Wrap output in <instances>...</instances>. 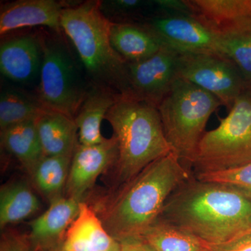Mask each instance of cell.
I'll return each instance as SVG.
<instances>
[{
    "instance_id": "obj_6",
    "label": "cell",
    "mask_w": 251,
    "mask_h": 251,
    "mask_svg": "<svg viewBox=\"0 0 251 251\" xmlns=\"http://www.w3.org/2000/svg\"><path fill=\"white\" fill-rule=\"evenodd\" d=\"M251 161V90L249 89L236 99L219 126L204 133L191 168L196 175L225 171Z\"/></svg>"
},
{
    "instance_id": "obj_2",
    "label": "cell",
    "mask_w": 251,
    "mask_h": 251,
    "mask_svg": "<svg viewBox=\"0 0 251 251\" xmlns=\"http://www.w3.org/2000/svg\"><path fill=\"white\" fill-rule=\"evenodd\" d=\"M193 176L192 171L172 151L117 187L99 216L117 241L141 237L160 217L172 193Z\"/></svg>"
},
{
    "instance_id": "obj_24",
    "label": "cell",
    "mask_w": 251,
    "mask_h": 251,
    "mask_svg": "<svg viewBox=\"0 0 251 251\" xmlns=\"http://www.w3.org/2000/svg\"><path fill=\"white\" fill-rule=\"evenodd\" d=\"M72 159V157L44 156L31 175L36 187L50 202L62 197Z\"/></svg>"
},
{
    "instance_id": "obj_26",
    "label": "cell",
    "mask_w": 251,
    "mask_h": 251,
    "mask_svg": "<svg viewBox=\"0 0 251 251\" xmlns=\"http://www.w3.org/2000/svg\"><path fill=\"white\" fill-rule=\"evenodd\" d=\"M221 39L224 57L233 63L251 90V30Z\"/></svg>"
},
{
    "instance_id": "obj_17",
    "label": "cell",
    "mask_w": 251,
    "mask_h": 251,
    "mask_svg": "<svg viewBox=\"0 0 251 251\" xmlns=\"http://www.w3.org/2000/svg\"><path fill=\"white\" fill-rule=\"evenodd\" d=\"M112 47L127 63L141 62L167 46L150 28L139 23H114L110 28Z\"/></svg>"
},
{
    "instance_id": "obj_10",
    "label": "cell",
    "mask_w": 251,
    "mask_h": 251,
    "mask_svg": "<svg viewBox=\"0 0 251 251\" xmlns=\"http://www.w3.org/2000/svg\"><path fill=\"white\" fill-rule=\"evenodd\" d=\"M179 54L165 46L150 58L128 63L130 97L158 108L176 77Z\"/></svg>"
},
{
    "instance_id": "obj_11",
    "label": "cell",
    "mask_w": 251,
    "mask_h": 251,
    "mask_svg": "<svg viewBox=\"0 0 251 251\" xmlns=\"http://www.w3.org/2000/svg\"><path fill=\"white\" fill-rule=\"evenodd\" d=\"M118 158V145L114 135L98 145L78 143L73 155L67 184L66 196L82 202L85 193L95 184L100 174L113 168Z\"/></svg>"
},
{
    "instance_id": "obj_27",
    "label": "cell",
    "mask_w": 251,
    "mask_h": 251,
    "mask_svg": "<svg viewBox=\"0 0 251 251\" xmlns=\"http://www.w3.org/2000/svg\"><path fill=\"white\" fill-rule=\"evenodd\" d=\"M196 179L234 188L251 199V161L225 171L193 175Z\"/></svg>"
},
{
    "instance_id": "obj_13",
    "label": "cell",
    "mask_w": 251,
    "mask_h": 251,
    "mask_svg": "<svg viewBox=\"0 0 251 251\" xmlns=\"http://www.w3.org/2000/svg\"><path fill=\"white\" fill-rule=\"evenodd\" d=\"M41 37L18 36L0 46V71L14 82L29 84L40 75L42 63Z\"/></svg>"
},
{
    "instance_id": "obj_4",
    "label": "cell",
    "mask_w": 251,
    "mask_h": 251,
    "mask_svg": "<svg viewBox=\"0 0 251 251\" xmlns=\"http://www.w3.org/2000/svg\"><path fill=\"white\" fill-rule=\"evenodd\" d=\"M105 120L118 145V158L112 168L117 188L173 151L158 109L146 102L120 94Z\"/></svg>"
},
{
    "instance_id": "obj_15",
    "label": "cell",
    "mask_w": 251,
    "mask_h": 251,
    "mask_svg": "<svg viewBox=\"0 0 251 251\" xmlns=\"http://www.w3.org/2000/svg\"><path fill=\"white\" fill-rule=\"evenodd\" d=\"M104 227L98 214L81 202L80 211L65 234L62 251H105L116 242Z\"/></svg>"
},
{
    "instance_id": "obj_29",
    "label": "cell",
    "mask_w": 251,
    "mask_h": 251,
    "mask_svg": "<svg viewBox=\"0 0 251 251\" xmlns=\"http://www.w3.org/2000/svg\"><path fill=\"white\" fill-rule=\"evenodd\" d=\"M1 251H28L25 244L18 238H5L1 244Z\"/></svg>"
},
{
    "instance_id": "obj_18",
    "label": "cell",
    "mask_w": 251,
    "mask_h": 251,
    "mask_svg": "<svg viewBox=\"0 0 251 251\" xmlns=\"http://www.w3.org/2000/svg\"><path fill=\"white\" fill-rule=\"evenodd\" d=\"M45 156L73 157L77 145V128L73 117L46 109L36 120Z\"/></svg>"
},
{
    "instance_id": "obj_28",
    "label": "cell",
    "mask_w": 251,
    "mask_h": 251,
    "mask_svg": "<svg viewBox=\"0 0 251 251\" xmlns=\"http://www.w3.org/2000/svg\"><path fill=\"white\" fill-rule=\"evenodd\" d=\"M118 242L120 251H156L142 237L124 238Z\"/></svg>"
},
{
    "instance_id": "obj_3",
    "label": "cell",
    "mask_w": 251,
    "mask_h": 251,
    "mask_svg": "<svg viewBox=\"0 0 251 251\" xmlns=\"http://www.w3.org/2000/svg\"><path fill=\"white\" fill-rule=\"evenodd\" d=\"M112 24L99 1L65 6L61 17L62 29L76 50L92 85L130 97L128 63L112 47Z\"/></svg>"
},
{
    "instance_id": "obj_8",
    "label": "cell",
    "mask_w": 251,
    "mask_h": 251,
    "mask_svg": "<svg viewBox=\"0 0 251 251\" xmlns=\"http://www.w3.org/2000/svg\"><path fill=\"white\" fill-rule=\"evenodd\" d=\"M176 77L215 96L229 110L249 89L233 63L217 54L179 53Z\"/></svg>"
},
{
    "instance_id": "obj_19",
    "label": "cell",
    "mask_w": 251,
    "mask_h": 251,
    "mask_svg": "<svg viewBox=\"0 0 251 251\" xmlns=\"http://www.w3.org/2000/svg\"><path fill=\"white\" fill-rule=\"evenodd\" d=\"M81 202L67 196L54 200L44 214L31 223V239L40 244L59 239L77 217Z\"/></svg>"
},
{
    "instance_id": "obj_16",
    "label": "cell",
    "mask_w": 251,
    "mask_h": 251,
    "mask_svg": "<svg viewBox=\"0 0 251 251\" xmlns=\"http://www.w3.org/2000/svg\"><path fill=\"white\" fill-rule=\"evenodd\" d=\"M119 95L113 91L99 86L92 85L88 89L74 117L80 145H98L105 140L100 133V125Z\"/></svg>"
},
{
    "instance_id": "obj_21",
    "label": "cell",
    "mask_w": 251,
    "mask_h": 251,
    "mask_svg": "<svg viewBox=\"0 0 251 251\" xmlns=\"http://www.w3.org/2000/svg\"><path fill=\"white\" fill-rule=\"evenodd\" d=\"M141 237L156 251H214L202 239L161 219Z\"/></svg>"
},
{
    "instance_id": "obj_32",
    "label": "cell",
    "mask_w": 251,
    "mask_h": 251,
    "mask_svg": "<svg viewBox=\"0 0 251 251\" xmlns=\"http://www.w3.org/2000/svg\"><path fill=\"white\" fill-rule=\"evenodd\" d=\"M62 251V249H61V250H60V251Z\"/></svg>"
},
{
    "instance_id": "obj_23",
    "label": "cell",
    "mask_w": 251,
    "mask_h": 251,
    "mask_svg": "<svg viewBox=\"0 0 251 251\" xmlns=\"http://www.w3.org/2000/svg\"><path fill=\"white\" fill-rule=\"evenodd\" d=\"M37 97L14 88H4L0 96L1 130L29 121H36L46 110Z\"/></svg>"
},
{
    "instance_id": "obj_7",
    "label": "cell",
    "mask_w": 251,
    "mask_h": 251,
    "mask_svg": "<svg viewBox=\"0 0 251 251\" xmlns=\"http://www.w3.org/2000/svg\"><path fill=\"white\" fill-rule=\"evenodd\" d=\"M59 36L41 37L42 63L36 97L45 108L74 119L88 89L70 51Z\"/></svg>"
},
{
    "instance_id": "obj_22",
    "label": "cell",
    "mask_w": 251,
    "mask_h": 251,
    "mask_svg": "<svg viewBox=\"0 0 251 251\" xmlns=\"http://www.w3.org/2000/svg\"><path fill=\"white\" fill-rule=\"evenodd\" d=\"M40 202L31 188L18 181L2 186L0 192V226L21 222L35 214Z\"/></svg>"
},
{
    "instance_id": "obj_31",
    "label": "cell",
    "mask_w": 251,
    "mask_h": 251,
    "mask_svg": "<svg viewBox=\"0 0 251 251\" xmlns=\"http://www.w3.org/2000/svg\"><path fill=\"white\" fill-rule=\"evenodd\" d=\"M105 251H120V243L117 240L110 249Z\"/></svg>"
},
{
    "instance_id": "obj_20",
    "label": "cell",
    "mask_w": 251,
    "mask_h": 251,
    "mask_svg": "<svg viewBox=\"0 0 251 251\" xmlns=\"http://www.w3.org/2000/svg\"><path fill=\"white\" fill-rule=\"evenodd\" d=\"M3 148L21 162L31 175L44 155L36 121L11 126L1 130Z\"/></svg>"
},
{
    "instance_id": "obj_25",
    "label": "cell",
    "mask_w": 251,
    "mask_h": 251,
    "mask_svg": "<svg viewBox=\"0 0 251 251\" xmlns=\"http://www.w3.org/2000/svg\"><path fill=\"white\" fill-rule=\"evenodd\" d=\"M103 14L114 23H139L143 24L155 14L153 1L115 0L100 1Z\"/></svg>"
},
{
    "instance_id": "obj_30",
    "label": "cell",
    "mask_w": 251,
    "mask_h": 251,
    "mask_svg": "<svg viewBox=\"0 0 251 251\" xmlns=\"http://www.w3.org/2000/svg\"><path fill=\"white\" fill-rule=\"evenodd\" d=\"M214 251H251V234L242 238L237 242L221 249Z\"/></svg>"
},
{
    "instance_id": "obj_1",
    "label": "cell",
    "mask_w": 251,
    "mask_h": 251,
    "mask_svg": "<svg viewBox=\"0 0 251 251\" xmlns=\"http://www.w3.org/2000/svg\"><path fill=\"white\" fill-rule=\"evenodd\" d=\"M158 219L184 229L213 250L251 234V199L234 188L194 176L172 193Z\"/></svg>"
},
{
    "instance_id": "obj_9",
    "label": "cell",
    "mask_w": 251,
    "mask_h": 251,
    "mask_svg": "<svg viewBox=\"0 0 251 251\" xmlns=\"http://www.w3.org/2000/svg\"><path fill=\"white\" fill-rule=\"evenodd\" d=\"M143 24L154 31L167 46L179 53L224 57L221 38L192 16L155 15Z\"/></svg>"
},
{
    "instance_id": "obj_14",
    "label": "cell",
    "mask_w": 251,
    "mask_h": 251,
    "mask_svg": "<svg viewBox=\"0 0 251 251\" xmlns=\"http://www.w3.org/2000/svg\"><path fill=\"white\" fill-rule=\"evenodd\" d=\"M64 5L54 0H18L1 4L0 34L23 27L45 26L60 34Z\"/></svg>"
},
{
    "instance_id": "obj_12",
    "label": "cell",
    "mask_w": 251,
    "mask_h": 251,
    "mask_svg": "<svg viewBox=\"0 0 251 251\" xmlns=\"http://www.w3.org/2000/svg\"><path fill=\"white\" fill-rule=\"evenodd\" d=\"M192 16L224 38L251 30V0H188Z\"/></svg>"
},
{
    "instance_id": "obj_5",
    "label": "cell",
    "mask_w": 251,
    "mask_h": 251,
    "mask_svg": "<svg viewBox=\"0 0 251 251\" xmlns=\"http://www.w3.org/2000/svg\"><path fill=\"white\" fill-rule=\"evenodd\" d=\"M221 105L215 96L176 77L157 108L173 152L190 170L206 123Z\"/></svg>"
}]
</instances>
